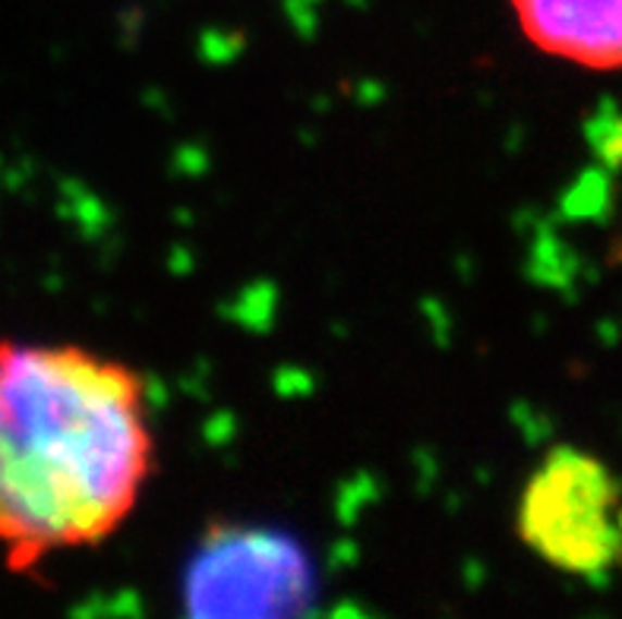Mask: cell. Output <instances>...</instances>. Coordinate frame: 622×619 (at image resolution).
<instances>
[{"label": "cell", "instance_id": "cell-1", "mask_svg": "<svg viewBox=\"0 0 622 619\" xmlns=\"http://www.w3.org/2000/svg\"><path fill=\"white\" fill-rule=\"evenodd\" d=\"M152 468L133 367L79 345L0 342V554L13 572L108 541Z\"/></svg>", "mask_w": 622, "mask_h": 619}, {"label": "cell", "instance_id": "cell-2", "mask_svg": "<svg viewBox=\"0 0 622 619\" xmlns=\"http://www.w3.org/2000/svg\"><path fill=\"white\" fill-rule=\"evenodd\" d=\"M620 490L597 458L557 449L527 478L519 499V534L562 572H600L622 554Z\"/></svg>", "mask_w": 622, "mask_h": 619}, {"label": "cell", "instance_id": "cell-3", "mask_svg": "<svg viewBox=\"0 0 622 619\" xmlns=\"http://www.w3.org/2000/svg\"><path fill=\"white\" fill-rule=\"evenodd\" d=\"M300 556L272 537L222 541L199 562L194 594L212 597L202 610H278V597L300 591Z\"/></svg>", "mask_w": 622, "mask_h": 619}, {"label": "cell", "instance_id": "cell-4", "mask_svg": "<svg viewBox=\"0 0 622 619\" xmlns=\"http://www.w3.org/2000/svg\"><path fill=\"white\" fill-rule=\"evenodd\" d=\"M522 35L544 54L622 70V0H509Z\"/></svg>", "mask_w": 622, "mask_h": 619}]
</instances>
